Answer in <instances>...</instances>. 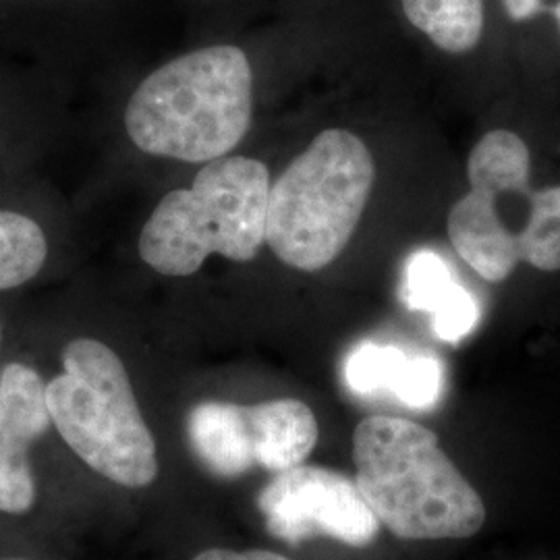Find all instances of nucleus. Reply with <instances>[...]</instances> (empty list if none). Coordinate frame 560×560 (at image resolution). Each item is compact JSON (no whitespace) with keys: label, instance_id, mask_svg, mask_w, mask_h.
Listing matches in <instances>:
<instances>
[{"label":"nucleus","instance_id":"nucleus-1","mask_svg":"<svg viewBox=\"0 0 560 560\" xmlns=\"http://www.w3.org/2000/svg\"><path fill=\"white\" fill-rule=\"evenodd\" d=\"M361 497L402 540H460L478 534L486 504L439 444V436L402 418L372 416L353 434Z\"/></svg>","mask_w":560,"mask_h":560},{"label":"nucleus","instance_id":"nucleus-2","mask_svg":"<svg viewBox=\"0 0 560 560\" xmlns=\"http://www.w3.org/2000/svg\"><path fill=\"white\" fill-rule=\"evenodd\" d=\"M252 85V65L241 48H200L141 81L127 104L125 129L145 154L217 161L249 131Z\"/></svg>","mask_w":560,"mask_h":560},{"label":"nucleus","instance_id":"nucleus-3","mask_svg":"<svg viewBox=\"0 0 560 560\" xmlns=\"http://www.w3.org/2000/svg\"><path fill=\"white\" fill-rule=\"evenodd\" d=\"M529 166L527 143L506 129L486 133L469 154L471 189L448 214V240L488 282L509 279L521 261L515 219L529 233V266L560 270V185L532 189Z\"/></svg>","mask_w":560,"mask_h":560},{"label":"nucleus","instance_id":"nucleus-4","mask_svg":"<svg viewBox=\"0 0 560 560\" xmlns=\"http://www.w3.org/2000/svg\"><path fill=\"white\" fill-rule=\"evenodd\" d=\"M374 179V159L358 136L322 131L270 185L264 241L282 264L318 272L353 237Z\"/></svg>","mask_w":560,"mask_h":560},{"label":"nucleus","instance_id":"nucleus-5","mask_svg":"<svg viewBox=\"0 0 560 560\" xmlns=\"http://www.w3.org/2000/svg\"><path fill=\"white\" fill-rule=\"evenodd\" d=\"M270 173L245 156L206 162L191 187L162 198L143 224L140 256L166 277H191L210 254L254 260L266 243Z\"/></svg>","mask_w":560,"mask_h":560},{"label":"nucleus","instance_id":"nucleus-6","mask_svg":"<svg viewBox=\"0 0 560 560\" xmlns=\"http://www.w3.org/2000/svg\"><path fill=\"white\" fill-rule=\"evenodd\" d=\"M62 365L65 374L46 386V402L69 448L106 480L125 488L152 483L156 442L119 355L101 340H71Z\"/></svg>","mask_w":560,"mask_h":560},{"label":"nucleus","instance_id":"nucleus-7","mask_svg":"<svg viewBox=\"0 0 560 560\" xmlns=\"http://www.w3.org/2000/svg\"><path fill=\"white\" fill-rule=\"evenodd\" d=\"M270 536L301 544L328 536L347 546H368L381 523L360 488L347 476L316 465L280 471L258 497Z\"/></svg>","mask_w":560,"mask_h":560},{"label":"nucleus","instance_id":"nucleus-8","mask_svg":"<svg viewBox=\"0 0 560 560\" xmlns=\"http://www.w3.org/2000/svg\"><path fill=\"white\" fill-rule=\"evenodd\" d=\"M345 382L358 395H393L407 407L430 409L441 399L442 363L395 345L361 342L345 361Z\"/></svg>","mask_w":560,"mask_h":560},{"label":"nucleus","instance_id":"nucleus-9","mask_svg":"<svg viewBox=\"0 0 560 560\" xmlns=\"http://www.w3.org/2000/svg\"><path fill=\"white\" fill-rule=\"evenodd\" d=\"M402 300L409 310L432 314L434 335L446 342L465 339L480 320L474 295L460 287L453 270L436 252H416L405 268Z\"/></svg>","mask_w":560,"mask_h":560},{"label":"nucleus","instance_id":"nucleus-10","mask_svg":"<svg viewBox=\"0 0 560 560\" xmlns=\"http://www.w3.org/2000/svg\"><path fill=\"white\" fill-rule=\"evenodd\" d=\"M194 453L221 478H240L258 465L252 413L245 405L201 402L187 420Z\"/></svg>","mask_w":560,"mask_h":560},{"label":"nucleus","instance_id":"nucleus-11","mask_svg":"<svg viewBox=\"0 0 560 560\" xmlns=\"http://www.w3.org/2000/svg\"><path fill=\"white\" fill-rule=\"evenodd\" d=\"M258 465L268 471H287L307 459L318 442L314 411L298 399L266 400L249 405Z\"/></svg>","mask_w":560,"mask_h":560},{"label":"nucleus","instance_id":"nucleus-12","mask_svg":"<svg viewBox=\"0 0 560 560\" xmlns=\"http://www.w3.org/2000/svg\"><path fill=\"white\" fill-rule=\"evenodd\" d=\"M405 18L451 55L469 52L483 32V0H400Z\"/></svg>","mask_w":560,"mask_h":560},{"label":"nucleus","instance_id":"nucleus-13","mask_svg":"<svg viewBox=\"0 0 560 560\" xmlns=\"http://www.w3.org/2000/svg\"><path fill=\"white\" fill-rule=\"evenodd\" d=\"M50 423L46 384L32 368L9 363L0 372V428L32 444Z\"/></svg>","mask_w":560,"mask_h":560},{"label":"nucleus","instance_id":"nucleus-14","mask_svg":"<svg viewBox=\"0 0 560 560\" xmlns=\"http://www.w3.org/2000/svg\"><path fill=\"white\" fill-rule=\"evenodd\" d=\"M48 243L40 224L0 210V291L34 279L46 261Z\"/></svg>","mask_w":560,"mask_h":560},{"label":"nucleus","instance_id":"nucleus-15","mask_svg":"<svg viewBox=\"0 0 560 560\" xmlns=\"http://www.w3.org/2000/svg\"><path fill=\"white\" fill-rule=\"evenodd\" d=\"M27 442L0 428V511L20 515L32 509L36 483L27 460Z\"/></svg>","mask_w":560,"mask_h":560},{"label":"nucleus","instance_id":"nucleus-16","mask_svg":"<svg viewBox=\"0 0 560 560\" xmlns=\"http://www.w3.org/2000/svg\"><path fill=\"white\" fill-rule=\"evenodd\" d=\"M504 9L513 21L534 20L540 13H552L560 27V0H504Z\"/></svg>","mask_w":560,"mask_h":560},{"label":"nucleus","instance_id":"nucleus-17","mask_svg":"<svg viewBox=\"0 0 560 560\" xmlns=\"http://www.w3.org/2000/svg\"><path fill=\"white\" fill-rule=\"evenodd\" d=\"M194 560H289L280 557L277 552H268V550H226V548H210L203 550Z\"/></svg>","mask_w":560,"mask_h":560}]
</instances>
